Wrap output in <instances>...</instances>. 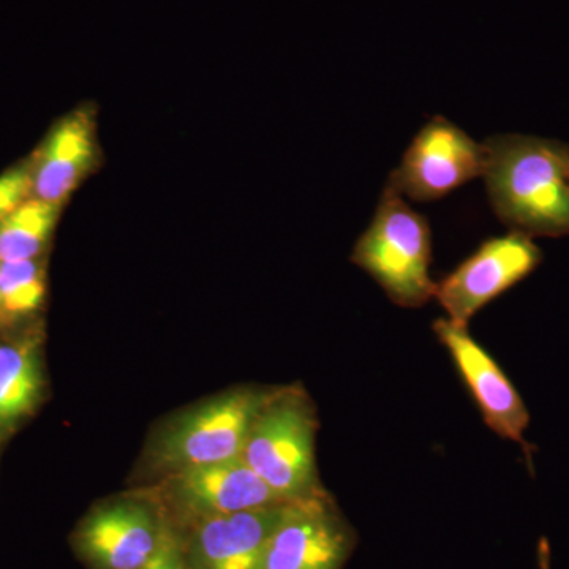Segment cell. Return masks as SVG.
Listing matches in <instances>:
<instances>
[{"label":"cell","instance_id":"1","mask_svg":"<svg viewBox=\"0 0 569 569\" xmlns=\"http://www.w3.org/2000/svg\"><path fill=\"white\" fill-rule=\"evenodd\" d=\"M485 149L482 178L498 220L531 239L569 234V146L497 134Z\"/></svg>","mask_w":569,"mask_h":569},{"label":"cell","instance_id":"2","mask_svg":"<svg viewBox=\"0 0 569 569\" xmlns=\"http://www.w3.org/2000/svg\"><path fill=\"white\" fill-rule=\"evenodd\" d=\"M351 261L372 277L397 306L421 307L436 295L437 283L429 272V222L388 183L372 222L356 241Z\"/></svg>","mask_w":569,"mask_h":569},{"label":"cell","instance_id":"3","mask_svg":"<svg viewBox=\"0 0 569 569\" xmlns=\"http://www.w3.org/2000/svg\"><path fill=\"white\" fill-rule=\"evenodd\" d=\"M316 417L305 397L272 392L254 419L241 458L282 501L321 496L316 466Z\"/></svg>","mask_w":569,"mask_h":569},{"label":"cell","instance_id":"4","mask_svg":"<svg viewBox=\"0 0 569 569\" xmlns=\"http://www.w3.org/2000/svg\"><path fill=\"white\" fill-rule=\"evenodd\" d=\"M272 392L239 389L193 408L167 430L157 460L168 470L241 458L254 419Z\"/></svg>","mask_w":569,"mask_h":569},{"label":"cell","instance_id":"5","mask_svg":"<svg viewBox=\"0 0 569 569\" xmlns=\"http://www.w3.org/2000/svg\"><path fill=\"white\" fill-rule=\"evenodd\" d=\"M485 164V142L436 116L410 142L399 167L389 174L388 186L408 200L429 203L482 178Z\"/></svg>","mask_w":569,"mask_h":569},{"label":"cell","instance_id":"6","mask_svg":"<svg viewBox=\"0 0 569 569\" xmlns=\"http://www.w3.org/2000/svg\"><path fill=\"white\" fill-rule=\"evenodd\" d=\"M542 250L529 236L509 231L489 238L467 260L436 284L437 301L449 320L468 325L479 310L541 264Z\"/></svg>","mask_w":569,"mask_h":569},{"label":"cell","instance_id":"7","mask_svg":"<svg viewBox=\"0 0 569 569\" xmlns=\"http://www.w3.org/2000/svg\"><path fill=\"white\" fill-rule=\"evenodd\" d=\"M467 326L441 318L433 323V332L458 367L486 425L497 436L519 445L531 470L535 448L526 440L530 426L526 402L496 359L470 336Z\"/></svg>","mask_w":569,"mask_h":569},{"label":"cell","instance_id":"8","mask_svg":"<svg viewBox=\"0 0 569 569\" xmlns=\"http://www.w3.org/2000/svg\"><path fill=\"white\" fill-rule=\"evenodd\" d=\"M353 533L326 493L291 501L258 569H342Z\"/></svg>","mask_w":569,"mask_h":569},{"label":"cell","instance_id":"9","mask_svg":"<svg viewBox=\"0 0 569 569\" xmlns=\"http://www.w3.org/2000/svg\"><path fill=\"white\" fill-rule=\"evenodd\" d=\"M171 520L137 501L93 509L73 535V548L92 569H138L159 550Z\"/></svg>","mask_w":569,"mask_h":569},{"label":"cell","instance_id":"10","mask_svg":"<svg viewBox=\"0 0 569 569\" xmlns=\"http://www.w3.org/2000/svg\"><path fill=\"white\" fill-rule=\"evenodd\" d=\"M291 503V501H288ZM288 503L198 520L182 533L189 569H258Z\"/></svg>","mask_w":569,"mask_h":569},{"label":"cell","instance_id":"11","mask_svg":"<svg viewBox=\"0 0 569 569\" xmlns=\"http://www.w3.org/2000/svg\"><path fill=\"white\" fill-rule=\"evenodd\" d=\"M171 493L189 526L217 516L288 503L242 458L176 471Z\"/></svg>","mask_w":569,"mask_h":569},{"label":"cell","instance_id":"12","mask_svg":"<svg viewBox=\"0 0 569 569\" xmlns=\"http://www.w3.org/2000/svg\"><path fill=\"white\" fill-rule=\"evenodd\" d=\"M96 126L88 107L56 123L29 170L33 198L61 206L80 186L97 162Z\"/></svg>","mask_w":569,"mask_h":569},{"label":"cell","instance_id":"13","mask_svg":"<svg viewBox=\"0 0 569 569\" xmlns=\"http://www.w3.org/2000/svg\"><path fill=\"white\" fill-rule=\"evenodd\" d=\"M41 392L39 355L32 343L0 347V426L36 407Z\"/></svg>","mask_w":569,"mask_h":569},{"label":"cell","instance_id":"14","mask_svg":"<svg viewBox=\"0 0 569 569\" xmlns=\"http://www.w3.org/2000/svg\"><path fill=\"white\" fill-rule=\"evenodd\" d=\"M61 206L26 200L0 222V263L36 260L58 222Z\"/></svg>","mask_w":569,"mask_h":569},{"label":"cell","instance_id":"15","mask_svg":"<svg viewBox=\"0 0 569 569\" xmlns=\"http://www.w3.org/2000/svg\"><path fill=\"white\" fill-rule=\"evenodd\" d=\"M44 280L36 260L0 263V306L9 313L24 316L39 309Z\"/></svg>","mask_w":569,"mask_h":569},{"label":"cell","instance_id":"16","mask_svg":"<svg viewBox=\"0 0 569 569\" xmlns=\"http://www.w3.org/2000/svg\"><path fill=\"white\" fill-rule=\"evenodd\" d=\"M31 189L29 168H17L0 176V222L28 200Z\"/></svg>","mask_w":569,"mask_h":569},{"label":"cell","instance_id":"17","mask_svg":"<svg viewBox=\"0 0 569 569\" xmlns=\"http://www.w3.org/2000/svg\"><path fill=\"white\" fill-rule=\"evenodd\" d=\"M138 569H189L183 556L181 531L171 523L159 550L148 563Z\"/></svg>","mask_w":569,"mask_h":569},{"label":"cell","instance_id":"18","mask_svg":"<svg viewBox=\"0 0 569 569\" xmlns=\"http://www.w3.org/2000/svg\"><path fill=\"white\" fill-rule=\"evenodd\" d=\"M538 561L539 568L550 569V550L549 542L546 539H541L538 546Z\"/></svg>","mask_w":569,"mask_h":569}]
</instances>
